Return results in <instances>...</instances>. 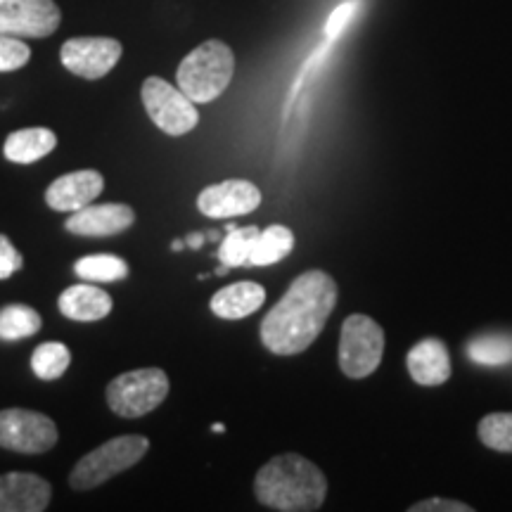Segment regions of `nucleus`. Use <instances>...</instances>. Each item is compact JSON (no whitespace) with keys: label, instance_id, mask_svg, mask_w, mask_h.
Masks as SVG:
<instances>
[{"label":"nucleus","instance_id":"f257e3e1","mask_svg":"<svg viewBox=\"0 0 512 512\" xmlns=\"http://www.w3.org/2000/svg\"><path fill=\"white\" fill-rule=\"evenodd\" d=\"M337 299L339 287L330 273L306 271L294 278L261 323L264 347L278 356L302 354L323 332Z\"/></svg>","mask_w":512,"mask_h":512},{"label":"nucleus","instance_id":"f03ea898","mask_svg":"<svg viewBox=\"0 0 512 512\" xmlns=\"http://www.w3.org/2000/svg\"><path fill=\"white\" fill-rule=\"evenodd\" d=\"M254 494L264 508L280 512L320 510L328 496L323 470L299 453L275 456L256 472Z\"/></svg>","mask_w":512,"mask_h":512},{"label":"nucleus","instance_id":"7ed1b4c3","mask_svg":"<svg viewBox=\"0 0 512 512\" xmlns=\"http://www.w3.org/2000/svg\"><path fill=\"white\" fill-rule=\"evenodd\" d=\"M235 74V55L223 41H204L185 57L176 72L178 88L195 102L216 100L226 91Z\"/></svg>","mask_w":512,"mask_h":512},{"label":"nucleus","instance_id":"20e7f679","mask_svg":"<svg viewBox=\"0 0 512 512\" xmlns=\"http://www.w3.org/2000/svg\"><path fill=\"white\" fill-rule=\"evenodd\" d=\"M147 448H150V441L140 437V434H124V437L105 441V444L95 448L88 456H83L74 465L72 475H69V484L76 491L95 489V486L110 482L112 477L140 463Z\"/></svg>","mask_w":512,"mask_h":512},{"label":"nucleus","instance_id":"39448f33","mask_svg":"<svg viewBox=\"0 0 512 512\" xmlns=\"http://www.w3.org/2000/svg\"><path fill=\"white\" fill-rule=\"evenodd\" d=\"M384 330L366 313H351L339 332V368L351 380H363L380 368Z\"/></svg>","mask_w":512,"mask_h":512},{"label":"nucleus","instance_id":"423d86ee","mask_svg":"<svg viewBox=\"0 0 512 512\" xmlns=\"http://www.w3.org/2000/svg\"><path fill=\"white\" fill-rule=\"evenodd\" d=\"M169 396V377L162 368H140L107 384V403L121 418H143Z\"/></svg>","mask_w":512,"mask_h":512},{"label":"nucleus","instance_id":"0eeeda50","mask_svg":"<svg viewBox=\"0 0 512 512\" xmlns=\"http://www.w3.org/2000/svg\"><path fill=\"white\" fill-rule=\"evenodd\" d=\"M143 105L150 119L169 136H185L200 121L195 102L185 95L178 86L169 81L150 76L143 83Z\"/></svg>","mask_w":512,"mask_h":512},{"label":"nucleus","instance_id":"6e6552de","mask_svg":"<svg viewBox=\"0 0 512 512\" xmlns=\"http://www.w3.org/2000/svg\"><path fill=\"white\" fill-rule=\"evenodd\" d=\"M57 444V427L48 415L8 408L0 411V446L17 453H46Z\"/></svg>","mask_w":512,"mask_h":512},{"label":"nucleus","instance_id":"1a4fd4ad","mask_svg":"<svg viewBox=\"0 0 512 512\" xmlns=\"http://www.w3.org/2000/svg\"><path fill=\"white\" fill-rule=\"evenodd\" d=\"M121 53H124V48H121L117 38L83 36L69 38L64 43L60 50V60L69 72L81 76V79L98 81L117 67Z\"/></svg>","mask_w":512,"mask_h":512},{"label":"nucleus","instance_id":"9d476101","mask_svg":"<svg viewBox=\"0 0 512 512\" xmlns=\"http://www.w3.org/2000/svg\"><path fill=\"white\" fill-rule=\"evenodd\" d=\"M55 0H0V36L46 38L60 27Z\"/></svg>","mask_w":512,"mask_h":512},{"label":"nucleus","instance_id":"9b49d317","mask_svg":"<svg viewBox=\"0 0 512 512\" xmlns=\"http://www.w3.org/2000/svg\"><path fill=\"white\" fill-rule=\"evenodd\" d=\"M261 204V190L252 181L230 178L216 185H209L197 197V207L209 219H230L245 216Z\"/></svg>","mask_w":512,"mask_h":512},{"label":"nucleus","instance_id":"f8f14e48","mask_svg":"<svg viewBox=\"0 0 512 512\" xmlns=\"http://www.w3.org/2000/svg\"><path fill=\"white\" fill-rule=\"evenodd\" d=\"M136 211L128 204H88L79 211H72L64 228L79 238H110L133 226Z\"/></svg>","mask_w":512,"mask_h":512},{"label":"nucleus","instance_id":"ddd939ff","mask_svg":"<svg viewBox=\"0 0 512 512\" xmlns=\"http://www.w3.org/2000/svg\"><path fill=\"white\" fill-rule=\"evenodd\" d=\"M50 498L53 489L43 477L31 472L0 475V512H43Z\"/></svg>","mask_w":512,"mask_h":512},{"label":"nucleus","instance_id":"4468645a","mask_svg":"<svg viewBox=\"0 0 512 512\" xmlns=\"http://www.w3.org/2000/svg\"><path fill=\"white\" fill-rule=\"evenodd\" d=\"M102 188H105V178L98 171H74V174L60 176L57 181L50 183V188L46 190V202L55 211H79L93 204V200H98Z\"/></svg>","mask_w":512,"mask_h":512},{"label":"nucleus","instance_id":"2eb2a0df","mask_svg":"<svg viewBox=\"0 0 512 512\" xmlns=\"http://www.w3.org/2000/svg\"><path fill=\"white\" fill-rule=\"evenodd\" d=\"M408 373L420 387H439L451 377V354L439 337H427L408 351Z\"/></svg>","mask_w":512,"mask_h":512},{"label":"nucleus","instance_id":"dca6fc26","mask_svg":"<svg viewBox=\"0 0 512 512\" xmlns=\"http://www.w3.org/2000/svg\"><path fill=\"white\" fill-rule=\"evenodd\" d=\"M266 302V290L259 283L252 280H242V283H233L223 287L211 297V313H216L219 318L238 320L252 316L264 306Z\"/></svg>","mask_w":512,"mask_h":512},{"label":"nucleus","instance_id":"f3484780","mask_svg":"<svg viewBox=\"0 0 512 512\" xmlns=\"http://www.w3.org/2000/svg\"><path fill=\"white\" fill-rule=\"evenodd\" d=\"M62 316L72 320H83V323H91V320L105 318L107 313H112V297L100 287L91 283L74 285L69 290H64L57 299Z\"/></svg>","mask_w":512,"mask_h":512},{"label":"nucleus","instance_id":"a211bd4d","mask_svg":"<svg viewBox=\"0 0 512 512\" xmlns=\"http://www.w3.org/2000/svg\"><path fill=\"white\" fill-rule=\"evenodd\" d=\"M57 136L50 128H22V131L10 133L5 140V157L15 164H34L55 150Z\"/></svg>","mask_w":512,"mask_h":512},{"label":"nucleus","instance_id":"6ab92c4d","mask_svg":"<svg viewBox=\"0 0 512 512\" xmlns=\"http://www.w3.org/2000/svg\"><path fill=\"white\" fill-rule=\"evenodd\" d=\"M294 247V233L287 226H268L261 230L259 238H256L252 254H249V264L252 266H271L283 261Z\"/></svg>","mask_w":512,"mask_h":512},{"label":"nucleus","instance_id":"aec40b11","mask_svg":"<svg viewBox=\"0 0 512 512\" xmlns=\"http://www.w3.org/2000/svg\"><path fill=\"white\" fill-rule=\"evenodd\" d=\"M74 271L86 283H114L128 275V264L117 254H88L74 264Z\"/></svg>","mask_w":512,"mask_h":512},{"label":"nucleus","instance_id":"412c9836","mask_svg":"<svg viewBox=\"0 0 512 512\" xmlns=\"http://www.w3.org/2000/svg\"><path fill=\"white\" fill-rule=\"evenodd\" d=\"M41 330V316L36 309L24 304H10L0 309V339H24Z\"/></svg>","mask_w":512,"mask_h":512},{"label":"nucleus","instance_id":"4be33fe9","mask_svg":"<svg viewBox=\"0 0 512 512\" xmlns=\"http://www.w3.org/2000/svg\"><path fill=\"white\" fill-rule=\"evenodd\" d=\"M69 363H72V354H69V349L62 342L38 344L34 356H31V368H34L36 377L46 382L60 380L67 373Z\"/></svg>","mask_w":512,"mask_h":512},{"label":"nucleus","instance_id":"5701e85b","mask_svg":"<svg viewBox=\"0 0 512 512\" xmlns=\"http://www.w3.org/2000/svg\"><path fill=\"white\" fill-rule=\"evenodd\" d=\"M259 233L261 230L256 226L228 230L226 240L221 242V249H219L221 264L228 268L249 264V254H252V247L256 238H259Z\"/></svg>","mask_w":512,"mask_h":512},{"label":"nucleus","instance_id":"b1692460","mask_svg":"<svg viewBox=\"0 0 512 512\" xmlns=\"http://www.w3.org/2000/svg\"><path fill=\"white\" fill-rule=\"evenodd\" d=\"M477 434L482 444L491 451L512 453V413H489L479 420Z\"/></svg>","mask_w":512,"mask_h":512},{"label":"nucleus","instance_id":"393cba45","mask_svg":"<svg viewBox=\"0 0 512 512\" xmlns=\"http://www.w3.org/2000/svg\"><path fill=\"white\" fill-rule=\"evenodd\" d=\"M31 60V50L22 38L0 36V72H15Z\"/></svg>","mask_w":512,"mask_h":512},{"label":"nucleus","instance_id":"a878e982","mask_svg":"<svg viewBox=\"0 0 512 512\" xmlns=\"http://www.w3.org/2000/svg\"><path fill=\"white\" fill-rule=\"evenodd\" d=\"M475 508L467 503L451 501V498H425V501L413 503L408 512H472Z\"/></svg>","mask_w":512,"mask_h":512},{"label":"nucleus","instance_id":"bb28decb","mask_svg":"<svg viewBox=\"0 0 512 512\" xmlns=\"http://www.w3.org/2000/svg\"><path fill=\"white\" fill-rule=\"evenodd\" d=\"M19 268H22V254L5 235H0V280L15 275Z\"/></svg>","mask_w":512,"mask_h":512},{"label":"nucleus","instance_id":"cd10ccee","mask_svg":"<svg viewBox=\"0 0 512 512\" xmlns=\"http://www.w3.org/2000/svg\"><path fill=\"white\" fill-rule=\"evenodd\" d=\"M354 10H356L354 3H344V5H339L335 12H332L328 19V27H325V34H328V38L339 36V31L347 27L351 15H354Z\"/></svg>","mask_w":512,"mask_h":512},{"label":"nucleus","instance_id":"c85d7f7f","mask_svg":"<svg viewBox=\"0 0 512 512\" xmlns=\"http://www.w3.org/2000/svg\"><path fill=\"white\" fill-rule=\"evenodd\" d=\"M204 242V235H192V238L188 240V245L192 247V249H197Z\"/></svg>","mask_w":512,"mask_h":512},{"label":"nucleus","instance_id":"c756f323","mask_svg":"<svg viewBox=\"0 0 512 512\" xmlns=\"http://www.w3.org/2000/svg\"><path fill=\"white\" fill-rule=\"evenodd\" d=\"M174 249H176V252H178V249H183V242L176 240V242H174Z\"/></svg>","mask_w":512,"mask_h":512}]
</instances>
